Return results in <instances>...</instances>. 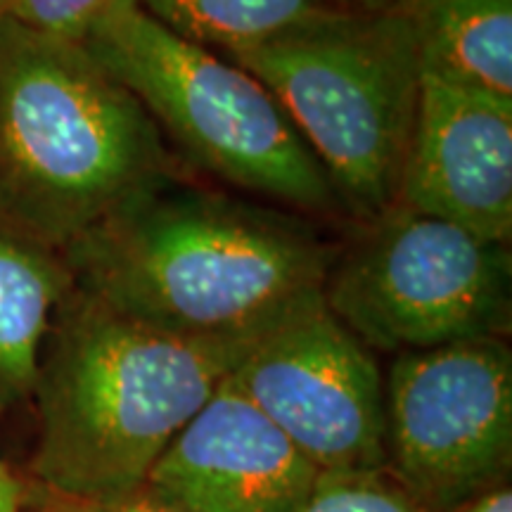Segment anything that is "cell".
<instances>
[{"instance_id":"1","label":"cell","mask_w":512,"mask_h":512,"mask_svg":"<svg viewBox=\"0 0 512 512\" xmlns=\"http://www.w3.org/2000/svg\"><path fill=\"white\" fill-rule=\"evenodd\" d=\"M313 221L174 176L62 256L76 287L138 323L200 342H256L323 294L339 245Z\"/></svg>"},{"instance_id":"2","label":"cell","mask_w":512,"mask_h":512,"mask_svg":"<svg viewBox=\"0 0 512 512\" xmlns=\"http://www.w3.org/2000/svg\"><path fill=\"white\" fill-rule=\"evenodd\" d=\"M252 344L169 335L74 285L38 358L29 479L83 503L143 486Z\"/></svg>"},{"instance_id":"3","label":"cell","mask_w":512,"mask_h":512,"mask_svg":"<svg viewBox=\"0 0 512 512\" xmlns=\"http://www.w3.org/2000/svg\"><path fill=\"white\" fill-rule=\"evenodd\" d=\"M174 176L155 119L81 43L0 17V219L62 254Z\"/></svg>"},{"instance_id":"4","label":"cell","mask_w":512,"mask_h":512,"mask_svg":"<svg viewBox=\"0 0 512 512\" xmlns=\"http://www.w3.org/2000/svg\"><path fill=\"white\" fill-rule=\"evenodd\" d=\"M268 88L311 147L344 216L392 209L418 114L420 57L399 5L311 12L226 55Z\"/></svg>"},{"instance_id":"5","label":"cell","mask_w":512,"mask_h":512,"mask_svg":"<svg viewBox=\"0 0 512 512\" xmlns=\"http://www.w3.org/2000/svg\"><path fill=\"white\" fill-rule=\"evenodd\" d=\"M81 46L195 166L309 219L344 214L278 100L228 57L166 29L138 0H112Z\"/></svg>"},{"instance_id":"6","label":"cell","mask_w":512,"mask_h":512,"mask_svg":"<svg viewBox=\"0 0 512 512\" xmlns=\"http://www.w3.org/2000/svg\"><path fill=\"white\" fill-rule=\"evenodd\" d=\"M323 302L370 351L406 354L512 328L510 242L394 204L339 245Z\"/></svg>"},{"instance_id":"7","label":"cell","mask_w":512,"mask_h":512,"mask_svg":"<svg viewBox=\"0 0 512 512\" xmlns=\"http://www.w3.org/2000/svg\"><path fill=\"white\" fill-rule=\"evenodd\" d=\"M384 470L437 512L512 482L508 339L394 356L384 377Z\"/></svg>"},{"instance_id":"8","label":"cell","mask_w":512,"mask_h":512,"mask_svg":"<svg viewBox=\"0 0 512 512\" xmlns=\"http://www.w3.org/2000/svg\"><path fill=\"white\" fill-rule=\"evenodd\" d=\"M230 377L320 472L384 470V377L375 351L323 294L268 328Z\"/></svg>"},{"instance_id":"9","label":"cell","mask_w":512,"mask_h":512,"mask_svg":"<svg viewBox=\"0 0 512 512\" xmlns=\"http://www.w3.org/2000/svg\"><path fill=\"white\" fill-rule=\"evenodd\" d=\"M396 204L510 242L512 100L422 74Z\"/></svg>"},{"instance_id":"10","label":"cell","mask_w":512,"mask_h":512,"mask_svg":"<svg viewBox=\"0 0 512 512\" xmlns=\"http://www.w3.org/2000/svg\"><path fill=\"white\" fill-rule=\"evenodd\" d=\"M318 475L228 375L166 446L145 484L190 512H294Z\"/></svg>"},{"instance_id":"11","label":"cell","mask_w":512,"mask_h":512,"mask_svg":"<svg viewBox=\"0 0 512 512\" xmlns=\"http://www.w3.org/2000/svg\"><path fill=\"white\" fill-rule=\"evenodd\" d=\"M72 287L60 252L0 219V418L31 401L43 342Z\"/></svg>"},{"instance_id":"12","label":"cell","mask_w":512,"mask_h":512,"mask_svg":"<svg viewBox=\"0 0 512 512\" xmlns=\"http://www.w3.org/2000/svg\"><path fill=\"white\" fill-rule=\"evenodd\" d=\"M420 69L453 86L512 100V0H399Z\"/></svg>"},{"instance_id":"13","label":"cell","mask_w":512,"mask_h":512,"mask_svg":"<svg viewBox=\"0 0 512 512\" xmlns=\"http://www.w3.org/2000/svg\"><path fill=\"white\" fill-rule=\"evenodd\" d=\"M347 0H138L166 29L204 48L238 53L264 43L311 12Z\"/></svg>"},{"instance_id":"14","label":"cell","mask_w":512,"mask_h":512,"mask_svg":"<svg viewBox=\"0 0 512 512\" xmlns=\"http://www.w3.org/2000/svg\"><path fill=\"white\" fill-rule=\"evenodd\" d=\"M294 512H437L408 494L387 470L320 472Z\"/></svg>"},{"instance_id":"15","label":"cell","mask_w":512,"mask_h":512,"mask_svg":"<svg viewBox=\"0 0 512 512\" xmlns=\"http://www.w3.org/2000/svg\"><path fill=\"white\" fill-rule=\"evenodd\" d=\"M112 0H8V17L41 34L81 43Z\"/></svg>"},{"instance_id":"16","label":"cell","mask_w":512,"mask_h":512,"mask_svg":"<svg viewBox=\"0 0 512 512\" xmlns=\"http://www.w3.org/2000/svg\"><path fill=\"white\" fill-rule=\"evenodd\" d=\"M88 512H190L181 503L171 501L169 496L159 494L143 484L138 489L126 491V494L107 498V501L86 503Z\"/></svg>"},{"instance_id":"17","label":"cell","mask_w":512,"mask_h":512,"mask_svg":"<svg viewBox=\"0 0 512 512\" xmlns=\"http://www.w3.org/2000/svg\"><path fill=\"white\" fill-rule=\"evenodd\" d=\"M22 512H88V508L83 501L57 494V491H50L48 486L24 477Z\"/></svg>"},{"instance_id":"18","label":"cell","mask_w":512,"mask_h":512,"mask_svg":"<svg viewBox=\"0 0 512 512\" xmlns=\"http://www.w3.org/2000/svg\"><path fill=\"white\" fill-rule=\"evenodd\" d=\"M456 512H512V482H503L472 498Z\"/></svg>"},{"instance_id":"19","label":"cell","mask_w":512,"mask_h":512,"mask_svg":"<svg viewBox=\"0 0 512 512\" xmlns=\"http://www.w3.org/2000/svg\"><path fill=\"white\" fill-rule=\"evenodd\" d=\"M24 477L12 472V467L0 458V512H22Z\"/></svg>"},{"instance_id":"20","label":"cell","mask_w":512,"mask_h":512,"mask_svg":"<svg viewBox=\"0 0 512 512\" xmlns=\"http://www.w3.org/2000/svg\"><path fill=\"white\" fill-rule=\"evenodd\" d=\"M361 3L366 10H380V8H389V5L399 3V0H361Z\"/></svg>"},{"instance_id":"21","label":"cell","mask_w":512,"mask_h":512,"mask_svg":"<svg viewBox=\"0 0 512 512\" xmlns=\"http://www.w3.org/2000/svg\"><path fill=\"white\" fill-rule=\"evenodd\" d=\"M8 15V0H0V17Z\"/></svg>"}]
</instances>
